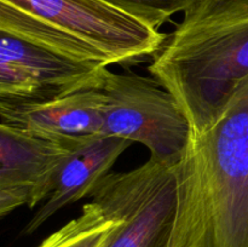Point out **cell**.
Wrapping results in <instances>:
<instances>
[{
	"mask_svg": "<svg viewBox=\"0 0 248 247\" xmlns=\"http://www.w3.org/2000/svg\"><path fill=\"white\" fill-rule=\"evenodd\" d=\"M169 247H248V77L174 167Z\"/></svg>",
	"mask_w": 248,
	"mask_h": 247,
	"instance_id": "1",
	"label": "cell"
},
{
	"mask_svg": "<svg viewBox=\"0 0 248 247\" xmlns=\"http://www.w3.org/2000/svg\"><path fill=\"white\" fill-rule=\"evenodd\" d=\"M201 135L248 77V0H198L148 67Z\"/></svg>",
	"mask_w": 248,
	"mask_h": 247,
	"instance_id": "2",
	"label": "cell"
},
{
	"mask_svg": "<svg viewBox=\"0 0 248 247\" xmlns=\"http://www.w3.org/2000/svg\"><path fill=\"white\" fill-rule=\"evenodd\" d=\"M102 136L148 148L149 159L176 167L191 138V126L173 96L154 77L107 69Z\"/></svg>",
	"mask_w": 248,
	"mask_h": 247,
	"instance_id": "3",
	"label": "cell"
},
{
	"mask_svg": "<svg viewBox=\"0 0 248 247\" xmlns=\"http://www.w3.org/2000/svg\"><path fill=\"white\" fill-rule=\"evenodd\" d=\"M90 198L120 219L102 247H169L177 206L174 167L149 159L132 171L110 172Z\"/></svg>",
	"mask_w": 248,
	"mask_h": 247,
	"instance_id": "4",
	"label": "cell"
},
{
	"mask_svg": "<svg viewBox=\"0 0 248 247\" xmlns=\"http://www.w3.org/2000/svg\"><path fill=\"white\" fill-rule=\"evenodd\" d=\"M98 50L110 64L154 58L167 35L106 0H2Z\"/></svg>",
	"mask_w": 248,
	"mask_h": 247,
	"instance_id": "5",
	"label": "cell"
},
{
	"mask_svg": "<svg viewBox=\"0 0 248 247\" xmlns=\"http://www.w3.org/2000/svg\"><path fill=\"white\" fill-rule=\"evenodd\" d=\"M107 69L0 33V101L43 102L101 89Z\"/></svg>",
	"mask_w": 248,
	"mask_h": 247,
	"instance_id": "6",
	"label": "cell"
},
{
	"mask_svg": "<svg viewBox=\"0 0 248 247\" xmlns=\"http://www.w3.org/2000/svg\"><path fill=\"white\" fill-rule=\"evenodd\" d=\"M77 147L0 124V217L47 200L61 167Z\"/></svg>",
	"mask_w": 248,
	"mask_h": 247,
	"instance_id": "7",
	"label": "cell"
},
{
	"mask_svg": "<svg viewBox=\"0 0 248 247\" xmlns=\"http://www.w3.org/2000/svg\"><path fill=\"white\" fill-rule=\"evenodd\" d=\"M104 94L90 89L43 102L0 101V124L77 145L102 136Z\"/></svg>",
	"mask_w": 248,
	"mask_h": 247,
	"instance_id": "8",
	"label": "cell"
},
{
	"mask_svg": "<svg viewBox=\"0 0 248 247\" xmlns=\"http://www.w3.org/2000/svg\"><path fill=\"white\" fill-rule=\"evenodd\" d=\"M131 144L123 138L97 136L74 148L58 172L51 195L34 213L22 234H33L58 211L91 195Z\"/></svg>",
	"mask_w": 248,
	"mask_h": 247,
	"instance_id": "9",
	"label": "cell"
},
{
	"mask_svg": "<svg viewBox=\"0 0 248 247\" xmlns=\"http://www.w3.org/2000/svg\"><path fill=\"white\" fill-rule=\"evenodd\" d=\"M0 33L89 64L111 65L106 56L50 22L0 0Z\"/></svg>",
	"mask_w": 248,
	"mask_h": 247,
	"instance_id": "10",
	"label": "cell"
},
{
	"mask_svg": "<svg viewBox=\"0 0 248 247\" xmlns=\"http://www.w3.org/2000/svg\"><path fill=\"white\" fill-rule=\"evenodd\" d=\"M120 223L94 201L85 203L78 217L46 237L39 247H102Z\"/></svg>",
	"mask_w": 248,
	"mask_h": 247,
	"instance_id": "11",
	"label": "cell"
},
{
	"mask_svg": "<svg viewBox=\"0 0 248 247\" xmlns=\"http://www.w3.org/2000/svg\"><path fill=\"white\" fill-rule=\"evenodd\" d=\"M159 31L171 16L186 12L198 0H106Z\"/></svg>",
	"mask_w": 248,
	"mask_h": 247,
	"instance_id": "12",
	"label": "cell"
}]
</instances>
